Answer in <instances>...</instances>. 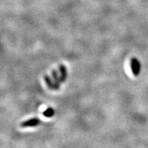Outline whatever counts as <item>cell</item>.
<instances>
[{
	"instance_id": "obj_1",
	"label": "cell",
	"mask_w": 148,
	"mask_h": 148,
	"mask_svg": "<svg viewBox=\"0 0 148 148\" xmlns=\"http://www.w3.org/2000/svg\"><path fill=\"white\" fill-rule=\"evenodd\" d=\"M130 67L133 75L138 76L140 71V63L137 58H132L130 59Z\"/></svg>"
},
{
	"instance_id": "obj_2",
	"label": "cell",
	"mask_w": 148,
	"mask_h": 148,
	"mask_svg": "<svg viewBox=\"0 0 148 148\" xmlns=\"http://www.w3.org/2000/svg\"><path fill=\"white\" fill-rule=\"evenodd\" d=\"M40 123V119L37 117L31 118L27 120H25L21 123V127H35L39 125Z\"/></svg>"
},
{
	"instance_id": "obj_3",
	"label": "cell",
	"mask_w": 148,
	"mask_h": 148,
	"mask_svg": "<svg viewBox=\"0 0 148 148\" xmlns=\"http://www.w3.org/2000/svg\"><path fill=\"white\" fill-rule=\"evenodd\" d=\"M51 77L54 81L56 86V88L57 90L60 89V84L62 83V81H61L60 79V75H59L58 71H56V69H53L52 71H51Z\"/></svg>"
},
{
	"instance_id": "obj_4",
	"label": "cell",
	"mask_w": 148,
	"mask_h": 148,
	"mask_svg": "<svg viewBox=\"0 0 148 148\" xmlns=\"http://www.w3.org/2000/svg\"><path fill=\"white\" fill-rule=\"evenodd\" d=\"M44 80H45L46 84H47V86H48V88H49V89L57 90L56 86L54 81H53V78L52 79L51 78V77L49 76V75L45 74V75H44Z\"/></svg>"
},
{
	"instance_id": "obj_5",
	"label": "cell",
	"mask_w": 148,
	"mask_h": 148,
	"mask_svg": "<svg viewBox=\"0 0 148 148\" xmlns=\"http://www.w3.org/2000/svg\"><path fill=\"white\" fill-rule=\"evenodd\" d=\"M58 69L59 72H60L61 81H62V82H64L66 79V77H67V69H66V66L62 64L59 65Z\"/></svg>"
},
{
	"instance_id": "obj_6",
	"label": "cell",
	"mask_w": 148,
	"mask_h": 148,
	"mask_svg": "<svg viewBox=\"0 0 148 148\" xmlns=\"http://www.w3.org/2000/svg\"><path fill=\"white\" fill-rule=\"evenodd\" d=\"M54 113L55 112H54V110H53V108H51V107H48L45 111L42 112V115L45 116V117L50 118V117H52Z\"/></svg>"
}]
</instances>
